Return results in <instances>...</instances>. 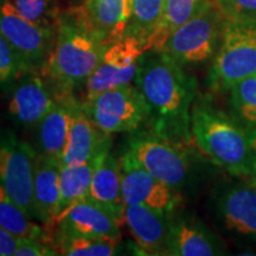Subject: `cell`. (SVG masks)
Masks as SVG:
<instances>
[{"label":"cell","instance_id":"cell-14","mask_svg":"<svg viewBox=\"0 0 256 256\" xmlns=\"http://www.w3.org/2000/svg\"><path fill=\"white\" fill-rule=\"evenodd\" d=\"M214 206L217 220L230 235L256 241V190L252 185H226Z\"/></svg>","mask_w":256,"mask_h":256},{"label":"cell","instance_id":"cell-21","mask_svg":"<svg viewBox=\"0 0 256 256\" xmlns=\"http://www.w3.org/2000/svg\"><path fill=\"white\" fill-rule=\"evenodd\" d=\"M88 198L110 210L121 223L124 222L126 204L122 197L120 158H116L110 150L106 153L95 170Z\"/></svg>","mask_w":256,"mask_h":256},{"label":"cell","instance_id":"cell-5","mask_svg":"<svg viewBox=\"0 0 256 256\" xmlns=\"http://www.w3.org/2000/svg\"><path fill=\"white\" fill-rule=\"evenodd\" d=\"M252 75H256V23L226 20L220 46L210 68L211 87L229 90Z\"/></svg>","mask_w":256,"mask_h":256},{"label":"cell","instance_id":"cell-9","mask_svg":"<svg viewBox=\"0 0 256 256\" xmlns=\"http://www.w3.org/2000/svg\"><path fill=\"white\" fill-rule=\"evenodd\" d=\"M37 150L14 136H0V184L34 220V168Z\"/></svg>","mask_w":256,"mask_h":256},{"label":"cell","instance_id":"cell-20","mask_svg":"<svg viewBox=\"0 0 256 256\" xmlns=\"http://www.w3.org/2000/svg\"><path fill=\"white\" fill-rule=\"evenodd\" d=\"M82 6L89 24L106 46L126 36L133 0H86Z\"/></svg>","mask_w":256,"mask_h":256},{"label":"cell","instance_id":"cell-29","mask_svg":"<svg viewBox=\"0 0 256 256\" xmlns=\"http://www.w3.org/2000/svg\"><path fill=\"white\" fill-rule=\"evenodd\" d=\"M31 69L34 68L25 62L4 37L0 36V86L11 84Z\"/></svg>","mask_w":256,"mask_h":256},{"label":"cell","instance_id":"cell-7","mask_svg":"<svg viewBox=\"0 0 256 256\" xmlns=\"http://www.w3.org/2000/svg\"><path fill=\"white\" fill-rule=\"evenodd\" d=\"M82 110L108 136L132 134L147 124L145 101L134 83L102 92L92 100L82 102Z\"/></svg>","mask_w":256,"mask_h":256},{"label":"cell","instance_id":"cell-22","mask_svg":"<svg viewBox=\"0 0 256 256\" xmlns=\"http://www.w3.org/2000/svg\"><path fill=\"white\" fill-rule=\"evenodd\" d=\"M110 147L104 150L100 154L94 156L84 164L76 166H60V215L75 203L88 197L95 170L106 153L110 151Z\"/></svg>","mask_w":256,"mask_h":256},{"label":"cell","instance_id":"cell-31","mask_svg":"<svg viewBox=\"0 0 256 256\" xmlns=\"http://www.w3.org/2000/svg\"><path fill=\"white\" fill-rule=\"evenodd\" d=\"M57 255L49 243L37 238H19L18 247L14 250V256H52Z\"/></svg>","mask_w":256,"mask_h":256},{"label":"cell","instance_id":"cell-27","mask_svg":"<svg viewBox=\"0 0 256 256\" xmlns=\"http://www.w3.org/2000/svg\"><path fill=\"white\" fill-rule=\"evenodd\" d=\"M17 11L32 23L56 30L62 10L57 0H10Z\"/></svg>","mask_w":256,"mask_h":256},{"label":"cell","instance_id":"cell-28","mask_svg":"<svg viewBox=\"0 0 256 256\" xmlns=\"http://www.w3.org/2000/svg\"><path fill=\"white\" fill-rule=\"evenodd\" d=\"M229 92L232 110L248 126L256 128V75L235 83Z\"/></svg>","mask_w":256,"mask_h":256},{"label":"cell","instance_id":"cell-1","mask_svg":"<svg viewBox=\"0 0 256 256\" xmlns=\"http://www.w3.org/2000/svg\"><path fill=\"white\" fill-rule=\"evenodd\" d=\"M134 84L145 101L150 132L174 145H192L191 110L196 82L183 66L164 52L147 51Z\"/></svg>","mask_w":256,"mask_h":256},{"label":"cell","instance_id":"cell-15","mask_svg":"<svg viewBox=\"0 0 256 256\" xmlns=\"http://www.w3.org/2000/svg\"><path fill=\"white\" fill-rule=\"evenodd\" d=\"M60 162L37 151L34 168V220L46 230L52 246V226L60 215Z\"/></svg>","mask_w":256,"mask_h":256},{"label":"cell","instance_id":"cell-19","mask_svg":"<svg viewBox=\"0 0 256 256\" xmlns=\"http://www.w3.org/2000/svg\"><path fill=\"white\" fill-rule=\"evenodd\" d=\"M80 104L81 102L76 100L74 95H58V100L36 127L38 152L54 156L60 162L74 114Z\"/></svg>","mask_w":256,"mask_h":256},{"label":"cell","instance_id":"cell-26","mask_svg":"<svg viewBox=\"0 0 256 256\" xmlns=\"http://www.w3.org/2000/svg\"><path fill=\"white\" fill-rule=\"evenodd\" d=\"M164 0H133V14L126 34L145 43L160 23Z\"/></svg>","mask_w":256,"mask_h":256},{"label":"cell","instance_id":"cell-10","mask_svg":"<svg viewBox=\"0 0 256 256\" xmlns=\"http://www.w3.org/2000/svg\"><path fill=\"white\" fill-rule=\"evenodd\" d=\"M0 36L34 69H42L46 62L56 30L40 26L22 16L10 0H0Z\"/></svg>","mask_w":256,"mask_h":256},{"label":"cell","instance_id":"cell-12","mask_svg":"<svg viewBox=\"0 0 256 256\" xmlns=\"http://www.w3.org/2000/svg\"><path fill=\"white\" fill-rule=\"evenodd\" d=\"M122 223L90 198L78 202L57 217L52 226V241L66 236L121 238Z\"/></svg>","mask_w":256,"mask_h":256},{"label":"cell","instance_id":"cell-11","mask_svg":"<svg viewBox=\"0 0 256 256\" xmlns=\"http://www.w3.org/2000/svg\"><path fill=\"white\" fill-rule=\"evenodd\" d=\"M8 113L17 126L36 130L58 95L40 69H31L11 83Z\"/></svg>","mask_w":256,"mask_h":256},{"label":"cell","instance_id":"cell-30","mask_svg":"<svg viewBox=\"0 0 256 256\" xmlns=\"http://www.w3.org/2000/svg\"><path fill=\"white\" fill-rule=\"evenodd\" d=\"M228 22L256 23V0H216Z\"/></svg>","mask_w":256,"mask_h":256},{"label":"cell","instance_id":"cell-33","mask_svg":"<svg viewBox=\"0 0 256 256\" xmlns=\"http://www.w3.org/2000/svg\"><path fill=\"white\" fill-rule=\"evenodd\" d=\"M252 186L255 188V190H256V174H255V176H252Z\"/></svg>","mask_w":256,"mask_h":256},{"label":"cell","instance_id":"cell-25","mask_svg":"<svg viewBox=\"0 0 256 256\" xmlns=\"http://www.w3.org/2000/svg\"><path fill=\"white\" fill-rule=\"evenodd\" d=\"M120 240L89 236H66L52 241L57 255L64 256H110L115 255Z\"/></svg>","mask_w":256,"mask_h":256},{"label":"cell","instance_id":"cell-17","mask_svg":"<svg viewBox=\"0 0 256 256\" xmlns=\"http://www.w3.org/2000/svg\"><path fill=\"white\" fill-rule=\"evenodd\" d=\"M223 243L214 232L192 217L170 215L168 254L171 256L223 255Z\"/></svg>","mask_w":256,"mask_h":256},{"label":"cell","instance_id":"cell-4","mask_svg":"<svg viewBox=\"0 0 256 256\" xmlns=\"http://www.w3.org/2000/svg\"><path fill=\"white\" fill-rule=\"evenodd\" d=\"M224 24L216 0H206L197 14L170 36L160 52L182 66L206 62L215 54Z\"/></svg>","mask_w":256,"mask_h":256},{"label":"cell","instance_id":"cell-2","mask_svg":"<svg viewBox=\"0 0 256 256\" xmlns=\"http://www.w3.org/2000/svg\"><path fill=\"white\" fill-rule=\"evenodd\" d=\"M106 48L83 6H74L60 14L55 43L40 72L57 95H74L76 89L84 87Z\"/></svg>","mask_w":256,"mask_h":256},{"label":"cell","instance_id":"cell-3","mask_svg":"<svg viewBox=\"0 0 256 256\" xmlns=\"http://www.w3.org/2000/svg\"><path fill=\"white\" fill-rule=\"evenodd\" d=\"M194 144L214 164L238 177L256 174V128L243 127L206 101L191 110Z\"/></svg>","mask_w":256,"mask_h":256},{"label":"cell","instance_id":"cell-8","mask_svg":"<svg viewBox=\"0 0 256 256\" xmlns=\"http://www.w3.org/2000/svg\"><path fill=\"white\" fill-rule=\"evenodd\" d=\"M145 52V43L128 34L110 44L100 63L87 80L82 102L90 101L108 89L134 83Z\"/></svg>","mask_w":256,"mask_h":256},{"label":"cell","instance_id":"cell-13","mask_svg":"<svg viewBox=\"0 0 256 256\" xmlns=\"http://www.w3.org/2000/svg\"><path fill=\"white\" fill-rule=\"evenodd\" d=\"M124 204H140L171 215L180 202L179 192L162 183L122 154L120 156Z\"/></svg>","mask_w":256,"mask_h":256},{"label":"cell","instance_id":"cell-18","mask_svg":"<svg viewBox=\"0 0 256 256\" xmlns=\"http://www.w3.org/2000/svg\"><path fill=\"white\" fill-rule=\"evenodd\" d=\"M112 146L110 136L102 132L82 110V102L74 114L66 147L60 160V166H76Z\"/></svg>","mask_w":256,"mask_h":256},{"label":"cell","instance_id":"cell-16","mask_svg":"<svg viewBox=\"0 0 256 256\" xmlns=\"http://www.w3.org/2000/svg\"><path fill=\"white\" fill-rule=\"evenodd\" d=\"M122 223L142 254H168L170 215L140 204H126Z\"/></svg>","mask_w":256,"mask_h":256},{"label":"cell","instance_id":"cell-24","mask_svg":"<svg viewBox=\"0 0 256 256\" xmlns=\"http://www.w3.org/2000/svg\"><path fill=\"white\" fill-rule=\"evenodd\" d=\"M0 226L19 238H37L46 241L51 246V238L44 226L32 218L23 208L19 206L8 196L2 184H0Z\"/></svg>","mask_w":256,"mask_h":256},{"label":"cell","instance_id":"cell-6","mask_svg":"<svg viewBox=\"0 0 256 256\" xmlns=\"http://www.w3.org/2000/svg\"><path fill=\"white\" fill-rule=\"evenodd\" d=\"M124 156L153 177L179 191L192 176V165L185 147L174 145L151 132L132 133Z\"/></svg>","mask_w":256,"mask_h":256},{"label":"cell","instance_id":"cell-32","mask_svg":"<svg viewBox=\"0 0 256 256\" xmlns=\"http://www.w3.org/2000/svg\"><path fill=\"white\" fill-rule=\"evenodd\" d=\"M18 242L19 238L0 226V256H14Z\"/></svg>","mask_w":256,"mask_h":256},{"label":"cell","instance_id":"cell-23","mask_svg":"<svg viewBox=\"0 0 256 256\" xmlns=\"http://www.w3.org/2000/svg\"><path fill=\"white\" fill-rule=\"evenodd\" d=\"M206 0H164L160 23L146 42V51L160 52L174 32L194 17Z\"/></svg>","mask_w":256,"mask_h":256}]
</instances>
